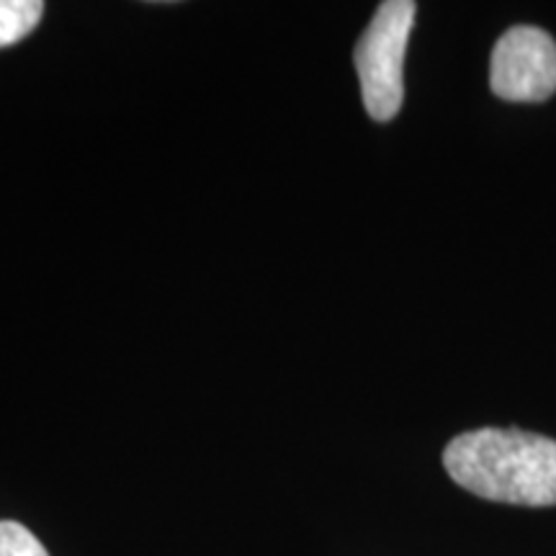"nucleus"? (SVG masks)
I'll return each mask as SVG.
<instances>
[{"label": "nucleus", "mask_w": 556, "mask_h": 556, "mask_svg": "<svg viewBox=\"0 0 556 556\" xmlns=\"http://www.w3.org/2000/svg\"><path fill=\"white\" fill-rule=\"evenodd\" d=\"M443 467L458 486L495 503L556 505V441L518 428H479L456 435Z\"/></svg>", "instance_id": "obj_1"}, {"label": "nucleus", "mask_w": 556, "mask_h": 556, "mask_svg": "<svg viewBox=\"0 0 556 556\" xmlns=\"http://www.w3.org/2000/svg\"><path fill=\"white\" fill-rule=\"evenodd\" d=\"M415 13L413 0H384L353 52L361 99L374 122H392L405 101V52Z\"/></svg>", "instance_id": "obj_2"}, {"label": "nucleus", "mask_w": 556, "mask_h": 556, "mask_svg": "<svg viewBox=\"0 0 556 556\" xmlns=\"http://www.w3.org/2000/svg\"><path fill=\"white\" fill-rule=\"evenodd\" d=\"M490 88L503 101L541 103L556 93V41L536 26H513L490 60Z\"/></svg>", "instance_id": "obj_3"}, {"label": "nucleus", "mask_w": 556, "mask_h": 556, "mask_svg": "<svg viewBox=\"0 0 556 556\" xmlns=\"http://www.w3.org/2000/svg\"><path fill=\"white\" fill-rule=\"evenodd\" d=\"M41 13L45 3L39 0H0V50L29 37Z\"/></svg>", "instance_id": "obj_4"}, {"label": "nucleus", "mask_w": 556, "mask_h": 556, "mask_svg": "<svg viewBox=\"0 0 556 556\" xmlns=\"http://www.w3.org/2000/svg\"><path fill=\"white\" fill-rule=\"evenodd\" d=\"M0 556H50L41 541L16 520H0Z\"/></svg>", "instance_id": "obj_5"}]
</instances>
